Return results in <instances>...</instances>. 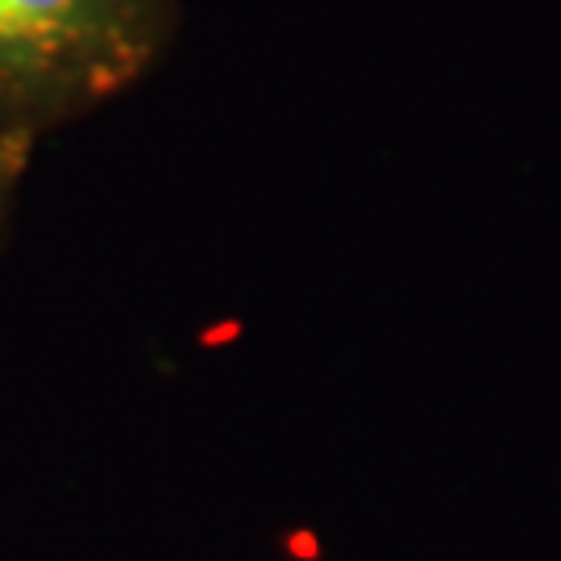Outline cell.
Here are the masks:
<instances>
[{"instance_id":"6da1fadb","label":"cell","mask_w":561,"mask_h":561,"mask_svg":"<svg viewBox=\"0 0 561 561\" xmlns=\"http://www.w3.org/2000/svg\"><path fill=\"white\" fill-rule=\"evenodd\" d=\"M171 21L175 0H0V150L138 83Z\"/></svg>"},{"instance_id":"7a4b0ae2","label":"cell","mask_w":561,"mask_h":561,"mask_svg":"<svg viewBox=\"0 0 561 561\" xmlns=\"http://www.w3.org/2000/svg\"><path fill=\"white\" fill-rule=\"evenodd\" d=\"M30 146H4L0 150V229H4V217H9V204L18 196V183L30 167Z\"/></svg>"}]
</instances>
